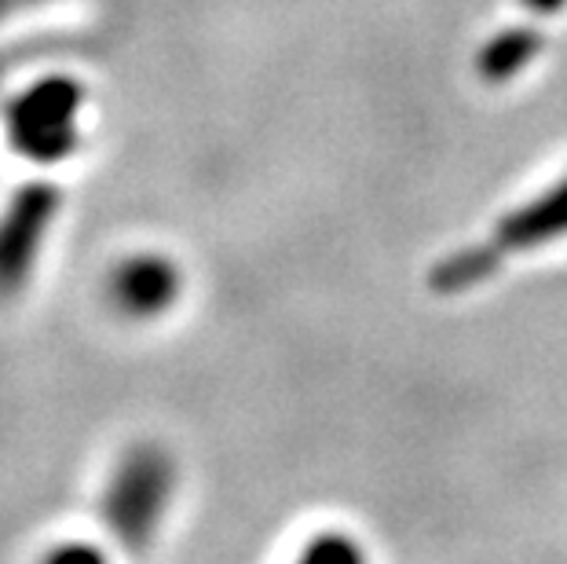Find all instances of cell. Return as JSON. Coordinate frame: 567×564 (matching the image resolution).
I'll use <instances>...</instances> for the list:
<instances>
[{"mask_svg":"<svg viewBox=\"0 0 567 564\" xmlns=\"http://www.w3.org/2000/svg\"><path fill=\"white\" fill-rule=\"evenodd\" d=\"M567 235V176L557 187L542 191L538 198H530L527 206L513 209L487 243H480L465 254H454L451 260H443L436 271H432V286L440 294H457L468 290V286L484 283L487 275H494V268L513 257V254H527V249H538L553 243V238Z\"/></svg>","mask_w":567,"mask_h":564,"instance_id":"obj_1","label":"cell"},{"mask_svg":"<svg viewBox=\"0 0 567 564\" xmlns=\"http://www.w3.org/2000/svg\"><path fill=\"white\" fill-rule=\"evenodd\" d=\"M176 465L158 443H136L111 476L103 495V521L122 539L125 550H147L154 527L173 499Z\"/></svg>","mask_w":567,"mask_h":564,"instance_id":"obj_2","label":"cell"},{"mask_svg":"<svg viewBox=\"0 0 567 564\" xmlns=\"http://www.w3.org/2000/svg\"><path fill=\"white\" fill-rule=\"evenodd\" d=\"M84 89L70 78H52L22 92L8 111V132L19 154L30 162H63L78 151L81 129L78 114Z\"/></svg>","mask_w":567,"mask_h":564,"instance_id":"obj_3","label":"cell"},{"mask_svg":"<svg viewBox=\"0 0 567 564\" xmlns=\"http://www.w3.org/2000/svg\"><path fill=\"white\" fill-rule=\"evenodd\" d=\"M55 213L59 191L52 184H27L0 213V297L19 294L30 283Z\"/></svg>","mask_w":567,"mask_h":564,"instance_id":"obj_4","label":"cell"},{"mask_svg":"<svg viewBox=\"0 0 567 564\" xmlns=\"http://www.w3.org/2000/svg\"><path fill=\"white\" fill-rule=\"evenodd\" d=\"M179 294V268L162 254H136L117 264L111 279L114 305L132 319H151L173 308Z\"/></svg>","mask_w":567,"mask_h":564,"instance_id":"obj_5","label":"cell"},{"mask_svg":"<svg viewBox=\"0 0 567 564\" xmlns=\"http://www.w3.org/2000/svg\"><path fill=\"white\" fill-rule=\"evenodd\" d=\"M538 48H542V38L535 30H505V33H498V38H494L476 59L480 78L494 81V85H498V81L516 78L530 63V59L538 55Z\"/></svg>","mask_w":567,"mask_h":564,"instance_id":"obj_6","label":"cell"},{"mask_svg":"<svg viewBox=\"0 0 567 564\" xmlns=\"http://www.w3.org/2000/svg\"><path fill=\"white\" fill-rule=\"evenodd\" d=\"M326 557H333V561H359V557H363V550H359L352 539L330 532V535L316 539V543L305 550V561H326Z\"/></svg>","mask_w":567,"mask_h":564,"instance_id":"obj_7","label":"cell"},{"mask_svg":"<svg viewBox=\"0 0 567 564\" xmlns=\"http://www.w3.org/2000/svg\"><path fill=\"white\" fill-rule=\"evenodd\" d=\"M527 8H535V11H560L564 8V0H524Z\"/></svg>","mask_w":567,"mask_h":564,"instance_id":"obj_8","label":"cell"}]
</instances>
